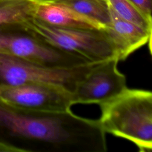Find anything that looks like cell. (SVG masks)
Wrapping results in <instances>:
<instances>
[{
    "mask_svg": "<svg viewBox=\"0 0 152 152\" xmlns=\"http://www.w3.org/2000/svg\"><path fill=\"white\" fill-rule=\"evenodd\" d=\"M0 126L28 141L30 152H105L106 133L98 119L59 112L14 110L0 106Z\"/></svg>",
    "mask_w": 152,
    "mask_h": 152,
    "instance_id": "1",
    "label": "cell"
},
{
    "mask_svg": "<svg viewBox=\"0 0 152 152\" xmlns=\"http://www.w3.org/2000/svg\"><path fill=\"white\" fill-rule=\"evenodd\" d=\"M99 62L69 68H52L0 55V84L17 86L47 83L64 87L72 92L78 81Z\"/></svg>",
    "mask_w": 152,
    "mask_h": 152,
    "instance_id": "5",
    "label": "cell"
},
{
    "mask_svg": "<svg viewBox=\"0 0 152 152\" xmlns=\"http://www.w3.org/2000/svg\"><path fill=\"white\" fill-rule=\"evenodd\" d=\"M45 43L90 62L116 57L103 29H77L55 27L33 17L24 26Z\"/></svg>",
    "mask_w": 152,
    "mask_h": 152,
    "instance_id": "3",
    "label": "cell"
},
{
    "mask_svg": "<svg viewBox=\"0 0 152 152\" xmlns=\"http://www.w3.org/2000/svg\"><path fill=\"white\" fill-rule=\"evenodd\" d=\"M72 92L47 83L23 85L0 84V106L22 112L71 110Z\"/></svg>",
    "mask_w": 152,
    "mask_h": 152,
    "instance_id": "6",
    "label": "cell"
},
{
    "mask_svg": "<svg viewBox=\"0 0 152 152\" xmlns=\"http://www.w3.org/2000/svg\"><path fill=\"white\" fill-rule=\"evenodd\" d=\"M34 17L50 26L77 29L101 30L104 26L58 2L37 3Z\"/></svg>",
    "mask_w": 152,
    "mask_h": 152,
    "instance_id": "9",
    "label": "cell"
},
{
    "mask_svg": "<svg viewBox=\"0 0 152 152\" xmlns=\"http://www.w3.org/2000/svg\"><path fill=\"white\" fill-rule=\"evenodd\" d=\"M110 8L121 18L152 31V18H148L129 0H107Z\"/></svg>",
    "mask_w": 152,
    "mask_h": 152,
    "instance_id": "12",
    "label": "cell"
},
{
    "mask_svg": "<svg viewBox=\"0 0 152 152\" xmlns=\"http://www.w3.org/2000/svg\"><path fill=\"white\" fill-rule=\"evenodd\" d=\"M150 18L151 17L152 0H129Z\"/></svg>",
    "mask_w": 152,
    "mask_h": 152,
    "instance_id": "13",
    "label": "cell"
},
{
    "mask_svg": "<svg viewBox=\"0 0 152 152\" xmlns=\"http://www.w3.org/2000/svg\"><path fill=\"white\" fill-rule=\"evenodd\" d=\"M109 8L110 20L103 30L114 48L119 61L125 60L147 43L151 52L152 31L121 18L110 7Z\"/></svg>",
    "mask_w": 152,
    "mask_h": 152,
    "instance_id": "8",
    "label": "cell"
},
{
    "mask_svg": "<svg viewBox=\"0 0 152 152\" xmlns=\"http://www.w3.org/2000/svg\"><path fill=\"white\" fill-rule=\"evenodd\" d=\"M0 152H23V151L14 144L0 141Z\"/></svg>",
    "mask_w": 152,
    "mask_h": 152,
    "instance_id": "14",
    "label": "cell"
},
{
    "mask_svg": "<svg viewBox=\"0 0 152 152\" xmlns=\"http://www.w3.org/2000/svg\"><path fill=\"white\" fill-rule=\"evenodd\" d=\"M37 4L30 0H0V25L24 26L34 17Z\"/></svg>",
    "mask_w": 152,
    "mask_h": 152,
    "instance_id": "10",
    "label": "cell"
},
{
    "mask_svg": "<svg viewBox=\"0 0 152 152\" xmlns=\"http://www.w3.org/2000/svg\"><path fill=\"white\" fill-rule=\"evenodd\" d=\"M99 106V124L106 134L134 144L140 152L152 149V93L126 88Z\"/></svg>",
    "mask_w": 152,
    "mask_h": 152,
    "instance_id": "2",
    "label": "cell"
},
{
    "mask_svg": "<svg viewBox=\"0 0 152 152\" xmlns=\"http://www.w3.org/2000/svg\"><path fill=\"white\" fill-rule=\"evenodd\" d=\"M118 58L113 57L91 68L72 92L73 104H99L127 88L126 77L118 68Z\"/></svg>",
    "mask_w": 152,
    "mask_h": 152,
    "instance_id": "7",
    "label": "cell"
},
{
    "mask_svg": "<svg viewBox=\"0 0 152 152\" xmlns=\"http://www.w3.org/2000/svg\"><path fill=\"white\" fill-rule=\"evenodd\" d=\"M37 3H50V2H58L60 0H30Z\"/></svg>",
    "mask_w": 152,
    "mask_h": 152,
    "instance_id": "15",
    "label": "cell"
},
{
    "mask_svg": "<svg viewBox=\"0 0 152 152\" xmlns=\"http://www.w3.org/2000/svg\"><path fill=\"white\" fill-rule=\"evenodd\" d=\"M0 55L52 68H69L90 63L45 43L21 25H0Z\"/></svg>",
    "mask_w": 152,
    "mask_h": 152,
    "instance_id": "4",
    "label": "cell"
},
{
    "mask_svg": "<svg viewBox=\"0 0 152 152\" xmlns=\"http://www.w3.org/2000/svg\"><path fill=\"white\" fill-rule=\"evenodd\" d=\"M58 2L96 21L104 27L110 22V13L107 0H60Z\"/></svg>",
    "mask_w": 152,
    "mask_h": 152,
    "instance_id": "11",
    "label": "cell"
}]
</instances>
